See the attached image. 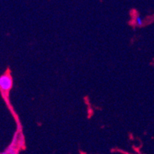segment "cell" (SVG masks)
<instances>
[{
	"label": "cell",
	"instance_id": "cell-2",
	"mask_svg": "<svg viewBox=\"0 0 154 154\" xmlns=\"http://www.w3.org/2000/svg\"><path fill=\"white\" fill-rule=\"evenodd\" d=\"M15 138H16V137H15V135L12 144H10V146H9V147L7 148V149L4 151L3 152L4 154H18L19 153V148H18V146H20V144H19V143H16V142H19V141H18V139L17 140H16Z\"/></svg>",
	"mask_w": 154,
	"mask_h": 154
},
{
	"label": "cell",
	"instance_id": "cell-1",
	"mask_svg": "<svg viewBox=\"0 0 154 154\" xmlns=\"http://www.w3.org/2000/svg\"><path fill=\"white\" fill-rule=\"evenodd\" d=\"M12 87V78L9 74H4L0 78V88L2 91L8 92Z\"/></svg>",
	"mask_w": 154,
	"mask_h": 154
},
{
	"label": "cell",
	"instance_id": "cell-3",
	"mask_svg": "<svg viewBox=\"0 0 154 154\" xmlns=\"http://www.w3.org/2000/svg\"><path fill=\"white\" fill-rule=\"evenodd\" d=\"M135 24L137 26H141L143 24V19L140 16H137L135 18Z\"/></svg>",
	"mask_w": 154,
	"mask_h": 154
}]
</instances>
